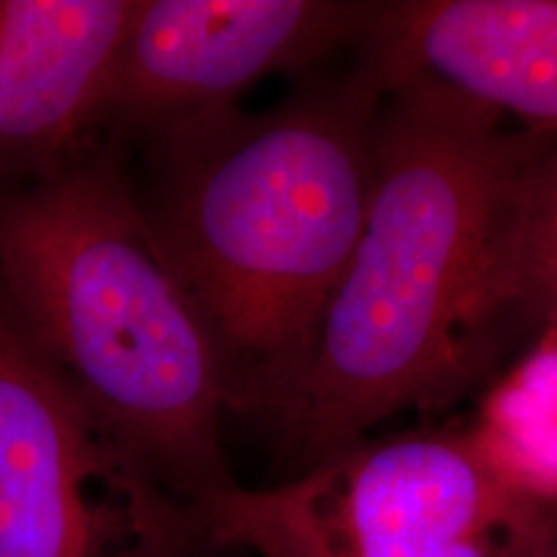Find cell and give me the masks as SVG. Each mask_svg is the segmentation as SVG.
Returning <instances> with one entry per match:
<instances>
[{"label": "cell", "instance_id": "obj_2", "mask_svg": "<svg viewBox=\"0 0 557 557\" xmlns=\"http://www.w3.org/2000/svg\"><path fill=\"white\" fill-rule=\"evenodd\" d=\"M385 94L357 60L261 114L230 107L163 135L150 220L218 351L227 410L269 421L308 367L364 227Z\"/></svg>", "mask_w": 557, "mask_h": 557}, {"label": "cell", "instance_id": "obj_3", "mask_svg": "<svg viewBox=\"0 0 557 557\" xmlns=\"http://www.w3.org/2000/svg\"><path fill=\"white\" fill-rule=\"evenodd\" d=\"M0 297L32 344L178 500L238 485L205 320L111 158L0 189Z\"/></svg>", "mask_w": 557, "mask_h": 557}, {"label": "cell", "instance_id": "obj_11", "mask_svg": "<svg viewBox=\"0 0 557 557\" xmlns=\"http://www.w3.org/2000/svg\"><path fill=\"white\" fill-rule=\"evenodd\" d=\"M549 557H557V537L553 542V549H549Z\"/></svg>", "mask_w": 557, "mask_h": 557}, {"label": "cell", "instance_id": "obj_1", "mask_svg": "<svg viewBox=\"0 0 557 557\" xmlns=\"http://www.w3.org/2000/svg\"><path fill=\"white\" fill-rule=\"evenodd\" d=\"M557 135L410 75L382 99L359 243L269 418L292 475L483 380L521 320L527 199Z\"/></svg>", "mask_w": 557, "mask_h": 557}, {"label": "cell", "instance_id": "obj_10", "mask_svg": "<svg viewBox=\"0 0 557 557\" xmlns=\"http://www.w3.org/2000/svg\"><path fill=\"white\" fill-rule=\"evenodd\" d=\"M521 282L534 323L557 333V137L529 186Z\"/></svg>", "mask_w": 557, "mask_h": 557}, {"label": "cell", "instance_id": "obj_7", "mask_svg": "<svg viewBox=\"0 0 557 557\" xmlns=\"http://www.w3.org/2000/svg\"><path fill=\"white\" fill-rule=\"evenodd\" d=\"M139 0H0V189L83 156Z\"/></svg>", "mask_w": 557, "mask_h": 557}, {"label": "cell", "instance_id": "obj_5", "mask_svg": "<svg viewBox=\"0 0 557 557\" xmlns=\"http://www.w3.org/2000/svg\"><path fill=\"white\" fill-rule=\"evenodd\" d=\"M197 513L0 299V557H209Z\"/></svg>", "mask_w": 557, "mask_h": 557}, {"label": "cell", "instance_id": "obj_8", "mask_svg": "<svg viewBox=\"0 0 557 557\" xmlns=\"http://www.w3.org/2000/svg\"><path fill=\"white\" fill-rule=\"evenodd\" d=\"M354 52L385 90L423 75L557 135V0L374 3Z\"/></svg>", "mask_w": 557, "mask_h": 557}, {"label": "cell", "instance_id": "obj_4", "mask_svg": "<svg viewBox=\"0 0 557 557\" xmlns=\"http://www.w3.org/2000/svg\"><path fill=\"white\" fill-rule=\"evenodd\" d=\"M194 513L209 547L250 557H549L557 537V506L500 480L455 431L367 436Z\"/></svg>", "mask_w": 557, "mask_h": 557}, {"label": "cell", "instance_id": "obj_12", "mask_svg": "<svg viewBox=\"0 0 557 557\" xmlns=\"http://www.w3.org/2000/svg\"><path fill=\"white\" fill-rule=\"evenodd\" d=\"M209 557H222V553H218V549H214V553H212V555H209Z\"/></svg>", "mask_w": 557, "mask_h": 557}, {"label": "cell", "instance_id": "obj_6", "mask_svg": "<svg viewBox=\"0 0 557 557\" xmlns=\"http://www.w3.org/2000/svg\"><path fill=\"white\" fill-rule=\"evenodd\" d=\"M372 9L357 0H143L103 122L163 137L218 114L267 75L354 50Z\"/></svg>", "mask_w": 557, "mask_h": 557}, {"label": "cell", "instance_id": "obj_9", "mask_svg": "<svg viewBox=\"0 0 557 557\" xmlns=\"http://www.w3.org/2000/svg\"><path fill=\"white\" fill-rule=\"evenodd\" d=\"M472 447L500 480L557 506V333L508 369L480 403Z\"/></svg>", "mask_w": 557, "mask_h": 557}]
</instances>
